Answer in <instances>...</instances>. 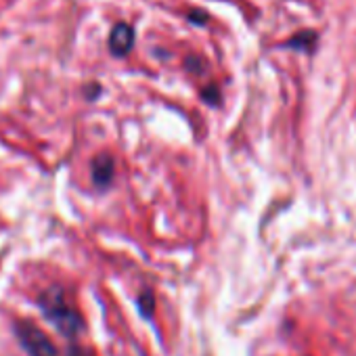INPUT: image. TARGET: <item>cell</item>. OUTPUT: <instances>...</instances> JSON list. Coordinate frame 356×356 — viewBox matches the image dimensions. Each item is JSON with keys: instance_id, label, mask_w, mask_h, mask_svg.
I'll use <instances>...</instances> for the list:
<instances>
[{"instance_id": "6da1fadb", "label": "cell", "mask_w": 356, "mask_h": 356, "mask_svg": "<svg viewBox=\"0 0 356 356\" xmlns=\"http://www.w3.org/2000/svg\"><path fill=\"white\" fill-rule=\"evenodd\" d=\"M38 306L44 312V316L57 327V331L63 333L65 337H76L84 331V321H82L80 312L67 304V300L59 287L47 289L40 296Z\"/></svg>"}, {"instance_id": "7a4b0ae2", "label": "cell", "mask_w": 356, "mask_h": 356, "mask_svg": "<svg viewBox=\"0 0 356 356\" xmlns=\"http://www.w3.org/2000/svg\"><path fill=\"white\" fill-rule=\"evenodd\" d=\"M15 333L19 343L30 356H57V348L49 339V335L40 327L32 325L30 321H19L15 325Z\"/></svg>"}, {"instance_id": "3957f363", "label": "cell", "mask_w": 356, "mask_h": 356, "mask_svg": "<svg viewBox=\"0 0 356 356\" xmlns=\"http://www.w3.org/2000/svg\"><path fill=\"white\" fill-rule=\"evenodd\" d=\"M113 176H115V161L111 155L107 153H101L95 157L92 161V181L97 187L101 189H107L113 181Z\"/></svg>"}, {"instance_id": "277c9868", "label": "cell", "mask_w": 356, "mask_h": 356, "mask_svg": "<svg viewBox=\"0 0 356 356\" xmlns=\"http://www.w3.org/2000/svg\"><path fill=\"white\" fill-rule=\"evenodd\" d=\"M132 42H134V32L130 30V26L122 24L113 30L109 38V49L113 55H126L132 49Z\"/></svg>"}, {"instance_id": "5b68a950", "label": "cell", "mask_w": 356, "mask_h": 356, "mask_svg": "<svg viewBox=\"0 0 356 356\" xmlns=\"http://www.w3.org/2000/svg\"><path fill=\"white\" fill-rule=\"evenodd\" d=\"M314 42H316V34L306 30V32H300L296 34L293 38H289L283 47L287 49H296V51H304V53H310L314 49Z\"/></svg>"}, {"instance_id": "8992f818", "label": "cell", "mask_w": 356, "mask_h": 356, "mask_svg": "<svg viewBox=\"0 0 356 356\" xmlns=\"http://www.w3.org/2000/svg\"><path fill=\"white\" fill-rule=\"evenodd\" d=\"M136 306H138V310H140V314L145 318H151L153 316V310H155V298H153V293L151 291H143L138 296V300H136Z\"/></svg>"}, {"instance_id": "52a82bcc", "label": "cell", "mask_w": 356, "mask_h": 356, "mask_svg": "<svg viewBox=\"0 0 356 356\" xmlns=\"http://www.w3.org/2000/svg\"><path fill=\"white\" fill-rule=\"evenodd\" d=\"M67 356H92V354L86 352V350H82V348H72V350L67 352Z\"/></svg>"}]
</instances>
